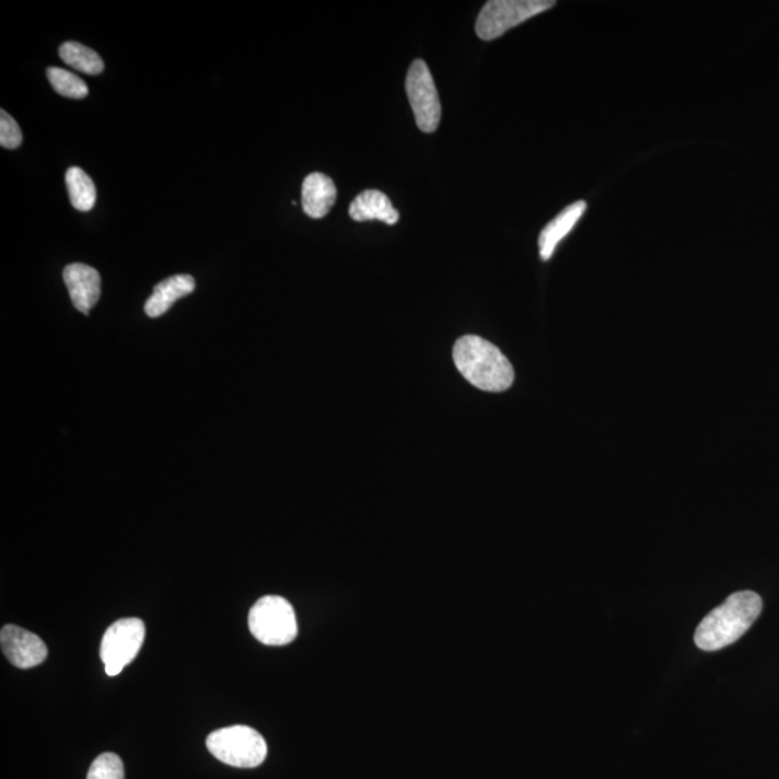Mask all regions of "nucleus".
I'll return each mask as SVG.
<instances>
[{"label":"nucleus","mask_w":779,"mask_h":779,"mask_svg":"<svg viewBox=\"0 0 779 779\" xmlns=\"http://www.w3.org/2000/svg\"><path fill=\"white\" fill-rule=\"evenodd\" d=\"M760 613H763V600L758 593L752 591L733 593L701 620L695 633L696 646L704 651H719L732 646L744 637Z\"/></svg>","instance_id":"1"},{"label":"nucleus","mask_w":779,"mask_h":779,"mask_svg":"<svg viewBox=\"0 0 779 779\" xmlns=\"http://www.w3.org/2000/svg\"><path fill=\"white\" fill-rule=\"evenodd\" d=\"M456 369L473 386L501 393L513 386V365L493 344L477 335H465L454 347Z\"/></svg>","instance_id":"2"},{"label":"nucleus","mask_w":779,"mask_h":779,"mask_svg":"<svg viewBox=\"0 0 779 779\" xmlns=\"http://www.w3.org/2000/svg\"><path fill=\"white\" fill-rule=\"evenodd\" d=\"M207 747L221 763L235 768L259 767L267 756L265 737L255 729L243 724L210 733Z\"/></svg>","instance_id":"3"},{"label":"nucleus","mask_w":779,"mask_h":779,"mask_svg":"<svg viewBox=\"0 0 779 779\" xmlns=\"http://www.w3.org/2000/svg\"><path fill=\"white\" fill-rule=\"evenodd\" d=\"M253 637L265 646H288L298 637L297 615L282 596H263L248 614Z\"/></svg>","instance_id":"4"},{"label":"nucleus","mask_w":779,"mask_h":779,"mask_svg":"<svg viewBox=\"0 0 779 779\" xmlns=\"http://www.w3.org/2000/svg\"><path fill=\"white\" fill-rule=\"evenodd\" d=\"M555 4L551 0H491L479 12L475 31L484 40L500 38L507 31L549 11Z\"/></svg>","instance_id":"5"},{"label":"nucleus","mask_w":779,"mask_h":779,"mask_svg":"<svg viewBox=\"0 0 779 779\" xmlns=\"http://www.w3.org/2000/svg\"><path fill=\"white\" fill-rule=\"evenodd\" d=\"M144 632L143 620L139 618L119 619L107 628L100 647L107 676H117L136 659L142 649Z\"/></svg>","instance_id":"6"},{"label":"nucleus","mask_w":779,"mask_h":779,"mask_svg":"<svg viewBox=\"0 0 779 779\" xmlns=\"http://www.w3.org/2000/svg\"><path fill=\"white\" fill-rule=\"evenodd\" d=\"M406 92L416 124L425 133H433L441 124L442 106L428 65L416 60L406 77Z\"/></svg>","instance_id":"7"},{"label":"nucleus","mask_w":779,"mask_h":779,"mask_svg":"<svg viewBox=\"0 0 779 779\" xmlns=\"http://www.w3.org/2000/svg\"><path fill=\"white\" fill-rule=\"evenodd\" d=\"M0 646L3 654L18 668L36 667L47 660L48 649L35 633L16 625H4L0 632Z\"/></svg>","instance_id":"8"},{"label":"nucleus","mask_w":779,"mask_h":779,"mask_svg":"<svg viewBox=\"0 0 779 779\" xmlns=\"http://www.w3.org/2000/svg\"><path fill=\"white\" fill-rule=\"evenodd\" d=\"M62 278L70 292L72 305L81 314L89 315L102 294V278L98 271L83 263H74L66 267Z\"/></svg>","instance_id":"9"},{"label":"nucleus","mask_w":779,"mask_h":779,"mask_svg":"<svg viewBox=\"0 0 779 779\" xmlns=\"http://www.w3.org/2000/svg\"><path fill=\"white\" fill-rule=\"evenodd\" d=\"M335 199H337V188L329 176L314 172L303 181L302 207L311 219H324L334 207Z\"/></svg>","instance_id":"10"},{"label":"nucleus","mask_w":779,"mask_h":779,"mask_svg":"<svg viewBox=\"0 0 779 779\" xmlns=\"http://www.w3.org/2000/svg\"><path fill=\"white\" fill-rule=\"evenodd\" d=\"M195 291V279L191 275H176L158 283L151 298L144 303V312L149 318H160L171 310L178 299L188 297Z\"/></svg>","instance_id":"11"},{"label":"nucleus","mask_w":779,"mask_h":779,"mask_svg":"<svg viewBox=\"0 0 779 779\" xmlns=\"http://www.w3.org/2000/svg\"><path fill=\"white\" fill-rule=\"evenodd\" d=\"M586 202L578 201L570 204L556 219H553L549 224L543 229L540 237H538V248H540V257L547 261L555 255L557 246L561 240L566 237L581 220V217L586 211Z\"/></svg>","instance_id":"12"},{"label":"nucleus","mask_w":779,"mask_h":779,"mask_svg":"<svg viewBox=\"0 0 779 779\" xmlns=\"http://www.w3.org/2000/svg\"><path fill=\"white\" fill-rule=\"evenodd\" d=\"M350 217L354 221H383L388 225H394L400 219V214L393 207L386 194L367 189L358 194L350 206Z\"/></svg>","instance_id":"13"},{"label":"nucleus","mask_w":779,"mask_h":779,"mask_svg":"<svg viewBox=\"0 0 779 779\" xmlns=\"http://www.w3.org/2000/svg\"><path fill=\"white\" fill-rule=\"evenodd\" d=\"M66 184L71 206L81 212H89L96 206V185L93 179L79 166L67 171Z\"/></svg>","instance_id":"14"},{"label":"nucleus","mask_w":779,"mask_h":779,"mask_svg":"<svg viewBox=\"0 0 779 779\" xmlns=\"http://www.w3.org/2000/svg\"><path fill=\"white\" fill-rule=\"evenodd\" d=\"M60 57L66 65L84 74L98 75L104 70L102 57L94 49L74 40L61 45Z\"/></svg>","instance_id":"15"},{"label":"nucleus","mask_w":779,"mask_h":779,"mask_svg":"<svg viewBox=\"0 0 779 779\" xmlns=\"http://www.w3.org/2000/svg\"><path fill=\"white\" fill-rule=\"evenodd\" d=\"M47 75L54 90L61 96L75 100L89 96L88 84L79 75L58 67H49Z\"/></svg>","instance_id":"16"},{"label":"nucleus","mask_w":779,"mask_h":779,"mask_svg":"<svg viewBox=\"0 0 779 779\" xmlns=\"http://www.w3.org/2000/svg\"><path fill=\"white\" fill-rule=\"evenodd\" d=\"M88 779H125V767L120 756L106 752L94 759Z\"/></svg>","instance_id":"17"},{"label":"nucleus","mask_w":779,"mask_h":779,"mask_svg":"<svg viewBox=\"0 0 779 779\" xmlns=\"http://www.w3.org/2000/svg\"><path fill=\"white\" fill-rule=\"evenodd\" d=\"M0 144L4 149H16L22 144V131L15 119L7 112H0Z\"/></svg>","instance_id":"18"}]
</instances>
